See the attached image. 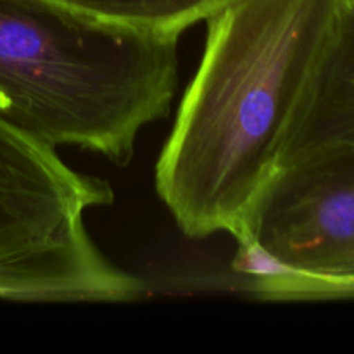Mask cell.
<instances>
[{
    "instance_id": "cell-5",
    "label": "cell",
    "mask_w": 354,
    "mask_h": 354,
    "mask_svg": "<svg viewBox=\"0 0 354 354\" xmlns=\"http://www.w3.org/2000/svg\"><path fill=\"white\" fill-rule=\"evenodd\" d=\"M354 145V0H344L283 142L280 168Z\"/></svg>"
},
{
    "instance_id": "cell-6",
    "label": "cell",
    "mask_w": 354,
    "mask_h": 354,
    "mask_svg": "<svg viewBox=\"0 0 354 354\" xmlns=\"http://www.w3.org/2000/svg\"><path fill=\"white\" fill-rule=\"evenodd\" d=\"M85 16L138 30L178 33L234 0H50Z\"/></svg>"
},
{
    "instance_id": "cell-1",
    "label": "cell",
    "mask_w": 354,
    "mask_h": 354,
    "mask_svg": "<svg viewBox=\"0 0 354 354\" xmlns=\"http://www.w3.org/2000/svg\"><path fill=\"white\" fill-rule=\"evenodd\" d=\"M344 0H234L206 19L196 76L156 165L182 234L242 237Z\"/></svg>"
},
{
    "instance_id": "cell-4",
    "label": "cell",
    "mask_w": 354,
    "mask_h": 354,
    "mask_svg": "<svg viewBox=\"0 0 354 354\" xmlns=\"http://www.w3.org/2000/svg\"><path fill=\"white\" fill-rule=\"evenodd\" d=\"M237 244L234 268L254 292L354 294V145L280 168Z\"/></svg>"
},
{
    "instance_id": "cell-2",
    "label": "cell",
    "mask_w": 354,
    "mask_h": 354,
    "mask_svg": "<svg viewBox=\"0 0 354 354\" xmlns=\"http://www.w3.org/2000/svg\"><path fill=\"white\" fill-rule=\"evenodd\" d=\"M178 38L50 0H0V114L52 147L128 165L140 131L171 109Z\"/></svg>"
},
{
    "instance_id": "cell-3",
    "label": "cell",
    "mask_w": 354,
    "mask_h": 354,
    "mask_svg": "<svg viewBox=\"0 0 354 354\" xmlns=\"http://www.w3.org/2000/svg\"><path fill=\"white\" fill-rule=\"evenodd\" d=\"M113 199L106 180L75 171L0 114V299H137L142 280L100 252L85 221Z\"/></svg>"
}]
</instances>
